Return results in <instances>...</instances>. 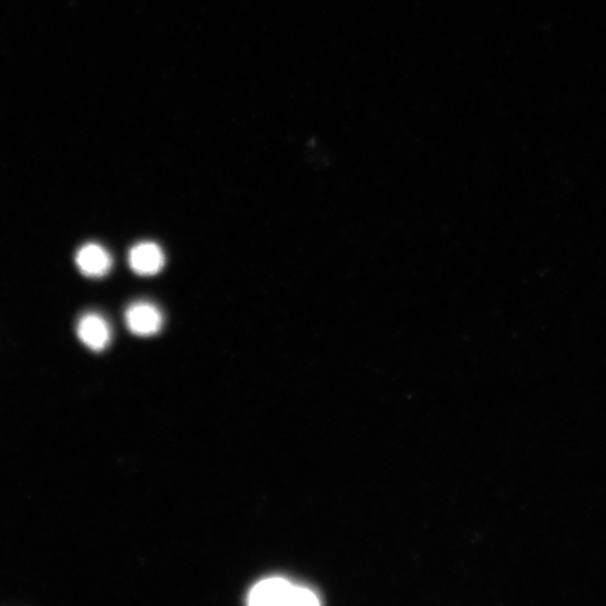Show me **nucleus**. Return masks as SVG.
<instances>
[{
	"mask_svg": "<svg viewBox=\"0 0 606 606\" xmlns=\"http://www.w3.org/2000/svg\"><path fill=\"white\" fill-rule=\"evenodd\" d=\"M250 605L314 606L320 601L315 592L306 587L290 583L283 578L273 577L256 584L250 595Z\"/></svg>",
	"mask_w": 606,
	"mask_h": 606,
	"instance_id": "1",
	"label": "nucleus"
},
{
	"mask_svg": "<svg viewBox=\"0 0 606 606\" xmlns=\"http://www.w3.org/2000/svg\"><path fill=\"white\" fill-rule=\"evenodd\" d=\"M128 329L137 336H152L160 332L163 319L158 308L148 302L134 303L126 311Z\"/></svg>",
	"mask_w": 606,
	"mask_h": 606,
	"instance_id": "2",
	"label": "nucleus"
},
{
	"mask_svg": "<svg viewBox=\"0 0 606 606\" xmlns=\"http://www.w3.org/2000/svg\"><path fill=\"white\" fill-rule=\"evenodd\" d=\"M77 334L80 341L94 352L104 351L112 337L105 318L95 312H89L79 319Z\"/></svg>",
	"mask_w": 606,
	"mask_h": 606,
	"instance_id": "3",
	"label": "nucleus"
},
{
	"mask_svg": "<svg viewBox=\"0 0 606 606\" xmlns=\"http://www.w3.org/2000/svg\"><path fill=\"white\" fill-rule=\"evenodd\" d=\"M76 263L80 272L89 278H101L112 268L113 261L109 253L95 243L80 247L76 254Z\"/></svg>",
	"mask_w": 606,
	"mask_h": 606,
	"instance_id": "4",
	"label": "nucleus"
},
{
	"mask_svg": "<svg viewBox=\"0 0 606 606\" xmlns=\"http://www.w3.org/2000/svg\"><path fill=\"white\" fill-rule=\"evenodd\" d=\"M132 270L140 275L159 273L164 265V255L160 247L151 242L137 244L128 256Z\"/></svg>",
	"mask_w": 606,
	"mask_h": 606,
	"instance_id": "5",
	"label": "nucleus"
}]
</instances>
